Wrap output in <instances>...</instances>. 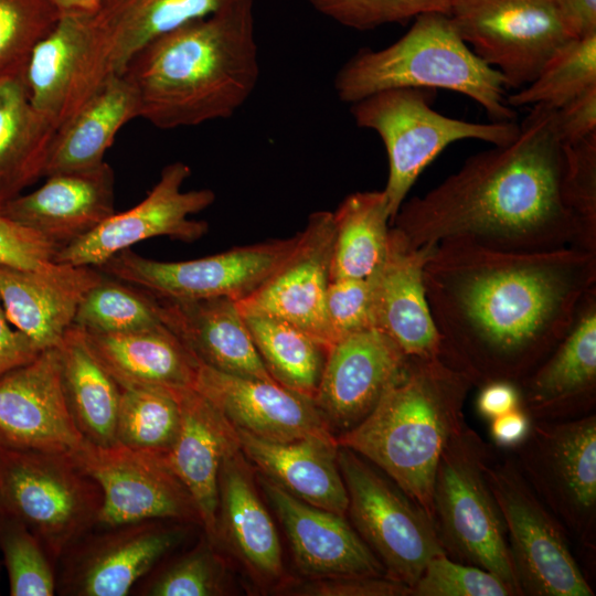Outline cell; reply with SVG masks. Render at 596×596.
I'll return each instance as SVG.
<instances>
[{
    "instance_id": "11a10c76",
    "label": "cell",
    "mask_w": 596,
    "mask_h": 596,
    "mask_svg": "<svg viewBox=\"0 0 596 596\" xmlns=\"http://www.w3.org/2000/svg\"><path fill=\"white\" fill-rule=\"evenodd\" d=\"M492 445L510 450L520 445L528 436L532 418L522 408L510 411L490 421Z\"/></svg>"
},
{
    "instance_id": "f5cc1de1",
    "label": "cell",
    "mask_w": 596,
    "mask_h": 596,
    "mask_svg": "<svg viewBox=\"0 0 596 596\" xmlns=\"http://www.w3.org/2000/svg\"><path fill=\"white\" fill-rule=\"evenodd\" d=\"M477 398V411L486 419H493L521 407V395L517 383L493 381L482 385Z\"/></svg>"
},
{
    "instance_id": "bcb514c9",
    "label": "cell",
    "mask_w": 596,
    "mask_h": 596,
    "mask_svg": "<svg viewBox=\"0 0 596 596\" xmlns=\"http://www.w3.org/2000/svg\"><path fill=\"white\" fill-rule=\"evenodd\" d=\"M412 596H514L500 577L447 555L433 557L412 587Z\"/></svg>"
},
{
    "instance_id": "5b68a950",
    "label": "cell",
    "mask_w": 596,
    "mask_h": 596,
    "mask_svg": "<svg viewBox=\"0 0 596 596\" xmlns=\"http://www.w3.org/2000/svg\"><path fill=\"white\" fill-rule=\"evenodd\" d=\"M338 98L353 104L392 88L445 89L469 97L490 120L513 121L502 75L464 41L447 13L429 12L414 19L392 44L360 49L336 73Z\"/></svg>"
},
{
    "instance_id": "8992f818",
    "label": "cell",
    "mask_w": 596,
    "mask_h": 596,
    "mask_svg": "<svg viewBox=\"0 0 596 596\" xmlns=\"http://www.w3.org/2000/svg\"><path fill=\"white\" fill-rule=\"evenodd\" d=\"M492 444L466 421L438 461L432 519L445 554L500 577L518 596L502 513L485 476Z\"/></svg>"
},
{
    "instance_id": "d590c367",
    "label": "cell",
    "mask_w": 596,
    "mask_h": 596,
    "mask_svg": "<svg viewBox=\"0 0 596 596\" xmlns=\"http://www.w3.org/2000/svg\"><path fill=\"white\" fill-rule=\"evenodd\" d=\"M332 217L331 280L368 278L382 264L389 244L391 214L384 191H358L347 195Z\"/></svg>"
},
{
    "instance_id": "ee69618b",
    "label": "cell",
    "mask_w": 596,
    "mask_h": 596,
    "mask_svg": "<svg viewBox=\"0 0 596 596\" xmlns=\"http://www.w3.org/2000/svg\"><path fill=\"white\" fill-rule=\"evenodd\" d=\"M561 194L582 230V248L596 253V134L562 145Z\"/></svg>"
},
{
    "instance_id": "8fae6325",
    "label": "cell",
    "mask_w": 596,
    "mask_h": 596,
    "mask_svg": "<svg viewBox=\"0 0 596 596\" xmlns=\"http://www.w3.org/2000/svg\"><path fill=\"white\" fill-rule=\"evenodd\" d=\"M523 477L567 535L596 550V414L533 421L510 449Z\"/></svg>"
},
{
    "instance_id": "ab89813d",
    "label": "cell",
    "mask_w": 596,
    "mask_h": 596,
    "mask_svg": "<svg viewBox=\"0 0 596 596\" xmlns=\"http://www.w3.org/2000/svg\"><path fill=\"white\" fill-rule=\"evenodd\" d=\"M596 85V34L565 43L539 75L515 93L508 94L512 108L543 104L560 108Z\"/></svg>"
},
{
    "instance_id": "60d3db41",
    "label": "cell",
    "mask_w": 596,
    "mask_h": 596,
    "mask_svg": "<svg viewBox=\"0 0 596 596\" xmlns=\"http://www.w3.org/2000/svg\"><path fill=\"white\" fill-rule=\"evenodd\" d=\"M0 552L11 596H52L56 593L55 563L41 541L18 519L0 514Z\"/></svg>"
},
{
    "instance_id": "f907efd6",
    "label": "cell",
    "mask_w": 596,
    "mask_h": 596,
    "mask_svg": "<svg viewBox=\"0 0 596 596\" xmlns=\"http://www.w3.org/2000/svg\"><path fill=\"white\" fill-rule=\"evenodd\" d=\"M554 128L561 145L596 134V85L554 110Z\"/></svg>"
},
{
    "instance_id": "4fadbf2b",
    "label": "cell",
    "mask_w": 596,
    "mask_h": 596,
    "mask_svg": "<svg viewBox=\"0 0 596 596\" xmlns=\"http://www.w3.org/2000/svg\"><path fill=\"white\" fill-rule=\"evenodd\" d=\"M297 240L298 234L181 262L150 259L128 248L96 268L162 299L227 297L241 301L255 292L277 270L294 249Z\"/></svg>"
},
{
    "instance_id": "f546056e",
    "label": "cell",
    "mask_w": 596,
    "mask_h": 596,
    "mask_svg": "<svg viewBox=\"0 0 596 596\" xmlns=\"http://www.w3.org/2000/svg\"><path fill=\"white\" fill-rule=\"evenodd\" d=\"M235 430L243 455L260 476L308 504L345 517L348 493L338 464L337 438L272 441Z\"/></svg>"
},
{
    "instance_id": "6f0895ef",
    "label": "cell",
    "mask_w": 596,
    "mask_h": 596,
    "mask_svg": "<svg viewBox=\"0 0 596 596\" xmlns=\"http://www.w3.org/2000/svg\"><path fill=\"white\" fill-rule=\"evenodd\" d=\"M2 445V441L0 440V446Z\"/></svg>"
},
{
    "instance_id": "ba28073f",
    "label": "cell",
    "mask_w": 596,
    "mask_h": 596,
    "mask_svg": "<svg viewBox=\"0 0 596 596\" xmlns=\"http://www.w3.org/2000/svg\"><path fill=\"white\" fill-rule=\"evenodd\" d=\"M102 491L71 454L0 446V514L24 523L52 561L98 524Z\"/></svg>"
},
{
    "instance_id": "74e56055",
    "label": "cell",
    "mask_w": 596,
    "mask_h": 596,
    "mask_svg": "<svg viewBox=\"0 0 596 596\" xmlns=\"http://www.w3.org/2000/svg\"><path fill=\"white\" fill-rule=\"evenodd\" d=\"M159 324L162 320L156 296L105 274L85 292L74 318V326L96 333H124Z\"/></svg>"
},
{
    "instance_id": "c3c4849f",
    "label": "cell",
    "mask_w": 596,
    "mask_h": 596,
    "mask_svg": "<svg viewBox=\"0 0 596 596\" xmlns=\"http://www.w3.org/2000/svg\"><path fill=\"white\" fill-rule=\"evenodd\" d=\"M60 246L0 211V265L43 269L52 265Z\"/></svg>"
},
{
    "instance_id": "f6af8a7d",
    "label": "cell",
    "mask_w": 596,
    "mask_h": 596,
    "mask_svg": "<svg viewBox=\"0 0 596 596\" xmlns=\"http://www.w3.org/2000/svg\"><path fill=\"white\" fill-rule=\"evenodd\" d=\"M320 14L358 31L404 24L429 12H449L454 0H305Z\"/></svg>"
},
{
    "instance_id": "d6a6232c",
    "label": "cell",
    "mask_w": 596,
    "mask_h": 596,
    "mask_svg": "<svg viewBox=\"0 0 596 596\" xmlns=\"http://www.w3.org/2000/svg\"><path fill=\"white\" fill-rule=\"evenodd\" d=\"M243 0H98L93 31L111 68L120 74L130 57L155 38Z\"/></svg>"
},
{
    "instance_id": "1f68e13d",
    "label": "cell",
    "mask_w": 596,
    "mask_h": 596,
    "mask_svg": "<svg viewBox=\"0 0 596 596\" xmlns=\"http://www.w3.org/2000/svg\"><path fill=\"white\" fill-rule=\"evenodd\" d=\"M136 117H139V102L134 87L123 74H114L56 131L43 177L100 166L117 132Z\"/></svg>"
},
{
    "instance_id": "6da1fadb",
    "label": "cell",
    "mask_w": 596,
    "mask_h": 596,
    "mask_svg": "<svg viewBox=\"0 0 596 596\" xmlns=\"http://www.w3.org/2000/svg\"><path fill=\"white\" fill-rule=\"evenodd\" d=\"M423 278L440 358L473 387L518 383L565 337L596 287V253L509 252L448 240L427 257Z\"/></svg>"
},
{
    "instance_id": "db71d44e",
    "label": "cell",
    "mask_w": 596,
    "mask_h": 596,
    "mask_svg": "<svg viewBox=\"0 0 596 596\" xmlns=\"http://www.w3.org/2000/svg\"><path fill=\"white\" fill-rule=\"evenodd\" d=\"M562 25L571 39L596 34V0H556Z\"/></svg>"
},
{
    "instance_id": "e575fe53",
    "label": "cell",
    "mask_w": 596,
    "mask_h": 596,
    "mask_svg": "<svg viewBox=\"0 0 596 596\" xmlns=\"http://www.w3.org/2000/svg\"><path fill=\"white\" fill-rule=\"evenodd\" d=\"M58 349L63 390L77 429L95 445L116 444L120 386L91 351L81 328L73 324Z\"/></svg>"
},
{
    "instance_id": "83f0119b",
    "label": "cell",
    "mask_w": 596,
    "mask_h": 596,
    "mask_svg": "<svg viewBox=\"0 0 596 596\" xmlns=\"http://www.w3.org/2000/svg\"><path fill=\"white\" fill-rule=\"evenodd\" d=\"M180 426L164 458L192 496L201 526L214 544L219 473L224 457L240 447L235 427L193 387L175 390Z\"/></svg>"
},
{
    "instance_id": "e0dca14e",
    "label": "cell",
    "mask_w": 596,
    "mask_h": 596,
    "mask_svg": "<svg viewBox=\"0 0 596 596\" xmlns=\"http://www.w3.org/2000/svg\"><path fill=\"white\" fill-rule=\"evenodd\" d=\"M117 74L91 24V14H62L33 49L24 78L33 107L57 131Z\"/></svg>"
},
{
    "instance_id": "836d02e7",
    "label": "cell",
    "mask_w": 596,
    "mask_h": 596,
    "mask_svg": "<svg viewBox=\"0 0 596 596\" xmlns=\"http://www.w3.org/2000/svg\"><path fill=\"white\" fill-rule=\"evenodd\" d=\"M24 70L0 79V209L44 175L56 134L33 107Z\"/></svg>"
},
{
    "instance_id": "7402d4cb",
    "label": "cell",
    "mask_w": 596,
    "mask_h": 596,
    "mask_svg": "<svg viewBox=\"0 0 596 596\" xmlns=\"http://www.w3.org/2000/svg\"><path fill=\"white\" fill-rule=\"evenodd\" d=\"M521 407L533 421H563L596 405V287L579 305L555 349L518 383Z\"/></svg>"
},
{
    "instance_id": "7bdbcfd3",
    "label": "cell",
    "mask_w": 596,
    "mask_h": 596,
    "mask_svg": "<svg viewBox=\"0 0 596 596\" xmlns=\"http://www.w3.org/2000/svg\"><path fill=\"white\" fill-rule=\"evenodd\" d=\"M61 15L52 0H0V79L25 68Z\"/></svg>"
},
{
    "instance_id": "8d00e7d4",
    "label": "cell",
    "mask_w": 596,
    "mask_h": 596,
    "mask_svg": "<svg viewBox=\"0 0 596 596\" xmlns=\"http://www.w3.org/2000/svg\"><path fill=\"white\" fill-rule=\"evenodd\" d=\"M269 375L281 386L313 400L328 347L280 318L242 313Z\"/></svg>"
},
{
    "instance_id": "30bf717a",
    "label": "cell",
    "mask_w": 596,
    "mask_h": 596,
    "mask_svg": "<svg viewBox=\"0 0 596 596\" xmlns=\"http://www.w3.org/2000/svg\"><path fill=\"white\" fill-rule=\"evenodd\" d=\"M338 464L354 530L386 577L413 587L427 563L446 555L425 510L380 468L338 445Z\"/></svg>"
},
{
    "instance_id": "484cf974",
    "label": "cell",
    "mask_w": 596,
    "mask_h": 596,
    "mask_svg": "<svg viewBox=\"0 0 596 596\" xmlns=\"http://www.w3.org/2000/svg\"><path fill=\"white\" fill-rule=\"evenodd\" d=\"M253 466L241 448L230 451L219 473L214 546L232 553L257 582L285 581L276 526L258 494Z\"/></svg>"
},
{
    "instance_id": "f35d334b",
    "label": "cell",
    "mask_w": 596,
    "mask_h": 596,
    "mask_svg": "<svg viewBox=\"0 0 596 596\" xmlns=\"http://www.w3.org/2000/svg\"><path fill=\"white\" fill-rule=\"evenodd\" d=\"M180 426L175 390L141 386L120 387L116 441L129 448L164 454Z\"/></svg>"
},
{
    "instance_id": "52a82bcc",
    "label": "cell",
    "mask_w": 596,
    "mask_h": 596,
    "mask_svg": "<svg viewBox=\"0 0 596 596\" xmlns=\"http://www.w3.org/2000/svg\"><path fill=\"white\" fill-rule=\"evenodd\" d=\"M435 93L392 88L350 104L355 125L373 130L383 141L389 162L383 191L391 223L419 174L448 146L466 139L501 146L519 134L515 120L477 123L443 115L432 107Z\"/></svg>"
},
{
    "instance_id": "2e32d148",
    "label": "cell",
    "mask_w": 596,
    "mask_h": 596,
    "mask_svg": "<svg viewBox=\"0 0 596 596\" xmlns=\"http://www.w3.org/2000/svg\"><path fill=\"white\" fill-rule=\"evenodd\" d=\"M191 169L181 161L167 164L146 198L134 207L114 213L83 237L61 247L55 263L98 267L130 246L158 236L185 243L201 238L209 230L206 222L191 216L213 204L210 189L183 191Z\"/></svg>"
},
{
    "instance_id": "f1b7e54d",
    "label": "cell",
    "mask_w": 596,
    "mask_h": 596,
    "mask_svg": "<svg viewBox=\"0 0 596 596\" xmlns=\"http://www.w3.org/2000/svg\"><path fill=\"white\" fill-rule=\"evenodd\" d=\"M158 300L162 323L200 363L223 373L275 382L255 348L237 301L227 297Z\"/></svg>"
},
{
    "instance_id": "4dcf8cb0",
    "label": "cell",
    "mask_w": 596,
    "mask_h": 596,
    "mask_svg": "<svg viewBox=\"0 0 596 596\" xmlns=\"http://www.w3.org/2000/svg\"><path fill=\"white\" fill-rule=\"evenodd\" d=\"M84 333L91 351L123 389L194 386L199 361L163 323L124 333Z\"/></svg>"
},
{
    "instance_id": "ac0fdd59",
    "label": "cell",
    "mask_w": 596,
    "mask_h": 596,
    "mask_svg": "<svg viewBox=\"0 0 596 596\" xmlns=\"http://www.w3.org/2000/svg\"><path fill=\"white\" fill-rule=\"evenodd\" d=\"M333 244L332 212L311 213L286 260L255 292L237 301L241 312L280 318L329 348L326 296Z\"/></svg>"
},
{
    "instance_id": "cb8c5ba5",
    "label": "cell",
    "mask_w": 596,
    "mask_h": 596,
    "mask_svg": "<svg viewBox=\"0 0 596 596\" xmlns=\"http://www.w3.org/2000/svg\"><path fill=\"white\" fill-rule=\"evenodd\" d=\"M434 247H413L391 225L385 257L368 277L373 327L408 358L440 356V338L428 307L423 270Z\"/></svg>"
},
{
    "instance_id": "7dc6e473",
    "label": "cell",
    "mask_w": 596,
    "mask_h": 596,
    "mask_svg": "<svg viewBox=\"0 0 596 596\" xmlns=\"http://www.w3.org/2000/svg\"><path fill=\"white\" fill-rule=\"evenodd\" d=\"M326 313L331 344L374 328L369 279H332L326 296Z\"/></svg>"
},
{
    "instance_id": "44dd1931",
    "label": "cell",
    "mask_w": 596,
    "mask_h": 596,
    "mask_svg": "<svg viewBox=\"0 0 596 596\" xmlns=\"http://www.w3.org/2000/svg\"><path fill=\"white\" fill-rule=\"evenodd\" d=\"M194 390L235 427L272 441L336 438L312 398L277 382L220 372L199 362Z\"/></svg>"
},
{
    "instance_id": "7a4b0ae2",
    "label": "cell",
    "mask_w": 596,
    "mask_h": 596,
    "mask_svg": "<svg viewBox=\"0 0 596 596\" xmlns=\"http://www.w3.org/2000/svg\"><path fill=\"white\" fill-rule=\"evenodd\" d=\"M554 110L532 106L512 141L468 157L438 185L405 200L391 225L415 248L462 240L509 252L583 249L581 225L561 194Z\"/></svg>"
},
{
    "instance_id": "5bb4252c",
    "label": "cell",
    "mask_w": 596,
    "mask_h": 596,
    "mask_svg": "<svg viewBox=\"0 0 596 596\" xmlns=\"http://www.w3.org/2000/svg\"><path fill=\"white\" fill-rule=\"evenodd\" d=\"M102 491L96 528L146 520H170L201 525L198 508L164 455L118 443L95 445L83 439L71 453Z\"/></svg>"
},
{
    "instance_id": "b9f144b4",
    "label": "cell",
    "mask_w": 596,
    "mask_h": 596,
    "mask_svg": "<svg viewBox=\"0 0 596 596\" xmlns=\"http://www.w3.org/2000/svg\"><path fill=\"white\" fill-rule=\"evenodd\" d=\"M205 536L194 549L156 573H148L136 588L146 596H217L227 590L225 565Z\"/></svg>"
},
{
    "instance_id": "4316f807",
    "label": "cell",
    "mask_w": 596,
    "mask_h": 596,
    "mask_svg": "<svg viewBox=\"0 0 596 596\" xmlns=\"http://www.w3.org/2000/svg\"><path fill=\"white\" fill-rule=\"evenodd\" d=\"M103 277L93 266L53 263L31 270L0 265V300L13 327L41 351L58 348L81 299Z\"/></svg>"
},
{
    "instance_id": "ffe728a7",
    "label": "cell",
    "mask_w": 596,
    "mask_h": 596,
    "mask_svg": "<svg viewBox=\"0 0 596 596\" xmlns=\"http://www.w3.org/2000/svg\"><path fill=\"white\" fill-rule=\"evenodd\" d=\"M84 437L71 415L58 348L0 377V440L45 453H73Z\"/></svg>"
},
{
    "instance_id": "7c38bea8",
    "label": "cell",
    "mask_w": 596,
    "mask_h": 596,
    "mask_svg": "<svg viewBox=\"0 0 596 596\" xmlns=\"http://www.w3.org/2000/svg\"><path fill=\"white\" fill-rule=\"evenodd\" d=\"M448 15L468 46L508 89L531 83L571 39L556 0H454Z\"/></svg>"
},
{
    "instance_id": "816d5d0a",
    "label": "cell",
    "mask_w": 596,
    "mask_h": 596,
    "mask_svg": "<svg viewBox=\"0 0 596 596\" xmlns=\"http://www.w3.org/2000/svg\"><path fill=\"white\" fill-rule=\"evenodd\" d=\"M41 350L9 321L0 300V377L33 361Z\"/></svg>"
},
{
    "instance_id": "d4e9b609",
    "label": "cell",
    "mask_w": 596,
    "mask_h": 596,
    "mask_svg": "<svg viewBox=\"0 0 596 596\" xmlns=\"http://www.w3.org/2000/svg\"><path fill=\"white\" fill-rule=\"evenodd\" d=\"M36 190L20 194L0 211L61 247L96 228L115 211V173L100 166L45 177Z\"/></svg>"
},
{
    "instance_id": "9c48e42d",
    "label": "cell",
    "mask_w": 596,
    "mask_h": 596,
    "mask_svg": "<svg viewBox=\"0 0 596 596\" xmlns=\"http://www.w3.org/2000/svg\"><path fill=\"white\" fill-rule=\"evenodd\" d=\"M485 476L504 521L518 596H594L566 531L530 487L512 453L492 445Z\"/></svg>"
},
{
    "instance_id": "d6986e66",
    "label": "cell",
    "mask_w": 596,
    "mask_h": 596,
    "mask_svg": "<svg viewBox=\"0 0 596 596\" xmlns=\"http://www.w3.org/2000/svg\"><path fill=\"white\" fill-rule=\"evenodd\" d=\"M406 360L376 328L347 336L328 348L313 402L336 438L374 409Z\"/></svg>"
},
{
    "instance_id": "277c9868",
    "label": "cell",
    "mask_w": 596,
    "mask_h": 596,
    "mask_svg": "<svg viewBox=\"0 0 596 596\" xmlns=\"http://www.w3.org/2000/svg\"><path fill=\"white\" fill-rule=\"evenodd\" d=\"M472 387L465 373L440 356H407L374 409L337 443L380 468L432 519L436 468L465 422L464 404Z\"/></svg>"
},
{
    "instance_id": "603a6c76",
    "label": "cell",
    "mask_w": 596,
    "mask_h": 596,
    "mask_svg": "<svg viewBox=\"0 0 596 596\" xmlns=\"http://www.w3.org/2000/svg\"><path fill=\"white\" fill-rule=\"evenodd\" d=\"M297 568L308 578L386 576L344 515L308 504L259 475ZM389 578V577H387Z\"/></svg>"
},
{
    "instance_id": "3957f363",
    "label": "cell",
    "mask_w": 596,
    "mask_h": 596,
    "mask_svg": "<svg viewBox=\"0 0 596 596\" xmlns=\"http://www.w3.org/2000/svg\"><path fill=\"white\" fill-rule=\"evenodd\" d=\"M254 0L189 21L139 49L123 74L159 129L231 118L259 78Z\"/></svg>"
},
{
    "instance_id": "681fc988",
    "label": "cell",
    "mask_w": 596,
    "mask_h": 596,
    "mask_svg": "<svg viewBox=\"0 0 596 596\" xmlns=\"http://www.w3.org/2000/svg\"><path fill=\"white\" fill-rule=\"evenodd\" d=\"M277 589L305 596H412V588L386 576L308 578L286 581Z\"/></svg>"
},
{
    "instance_id": "9a60e30c",
    "label": "cell",
    "mask_w": 596,
    "mask_h": 596,
    "mask_svg": "<svg viewBox=\"0 0 596 596\" xmlns=\"http://www.w3.org/2000/svg\"><path fill=\"white\" fill-rule=\"evenodd\" d=\"M189 523L146 520L95 528L61 557L57 588L71 596H125L187 538Z\"/></svg>"
},
{
    "instance_id": "9f6ffc18",
    "label": "cell",
    "mask_w": 596,
    "mask_h": 596,
    "mask_svg": "<svg viewBox=\"0 0 596 596\" xmlns=\"http://www.w3.org/2000/svg\"><path fill=\"white\" fill-rule=\"evenodd\" d=\"M61 14H92L95 12L98 0H52Z\"/></svg>"
}]
</instances>
